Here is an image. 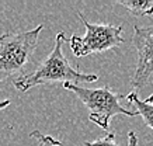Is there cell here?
Masks as SVG:
<instances>
[{"label":"cell","instance_id":"1","mask_svg":"<svg viewBox=\"0 0 153 146\" xmlns=\"http://www.w3.org/2000/svg\"><path fill=\"white\" fill-rule=\"evenodd\" d=\"M65 33H58L55 37V45L51 53L48 55L35 70L28 75L19 76L13 82V86L20 91H28L35 86L51 84V83H68V84H77L80 83H94L98 80V76L93 73H83L76 70L70 65L68 58L63 53V42H65Z\"/></svg>","mask_w":153,"mask_h":146},{"label":"cell","instance_id":"2","mask_svg":"<svg viewBox=\"0 0 153 146\" xmlns=\"http://www.w3.org/2000/svg\"><path fill=\"white\" fill-rule=\"evenodd\" d=\"M63 89L73 93L88 110V119L102 131L110 129V122L115 115H125V117H135V111L124 108L121 105V100L125 96L118 94L111 87L104 86L100 89H86L77 84H63Z\"/></svg>","mask_w":153,"mask_h":146},{"label":"cell","instance_id":"3","mask_svg":"<svg viewBox=\"0 0 153 146\" xmlns=\"http://www.w3.org/2000/svg\"><path fill=\"white\" fill-rule=\"evenodd\" d=\"M44 24L21 33L0 35V82L19 75L33 59Z\"/></svg>","mask_w":153,"mask_h":146},{"label":"cell","instance_id":"4","mask_svg":"<svg viewBox=\"0 0 153 146\" xmlns=\"http://www.w3.org/2000/svg\"><path fill=\"white\" fill-rule=\"evenodd\" d=\"M77 17L86 27V34L83 37L72 35L68 39L69 47L74 56L83 58L93 55V53H102L110 49L118 48L124 44L122 38V25L114 24H94L86 20L82 13H77Z\"/></svg>","mask_w":153,"mask_h":146},{"label":"cell","instance_id":"5","mask_svg":"<svg viewBox=\"0 0 153 146\" xmlns=\"http://www.w3.org/2000/svg\"><path fill=\"white\" fill-rule=\"evenodd\" d=\"M132 42L136 49V69L131 79V87L134 93H138L153 75V25H135Z\"/></svg>","mask_w":153,"mask_h":146},{"label":"cell","instance_id":"6","mask_svg":"<svg viewBox=\"0 0 153 146\" xmlns=\"http://www.w3.org/2000/svg\"><path fill=\"white\" fill-rule=\"evenodd\" d=\"M125 100L126 103L135 108V114L143 118V122L146 124V127L153 129V104H149L145 100H140L138 93H134V91H131L125 97Z\"/></svg>","mask_w":153,"mask_h":146},{"label":"cell","instance_id":"7","mask_svg":"<svg viewBox=\"0 0 153 146\" xmlns=\"http://www.w3.org/2000/svg\"><path fill=\"white\" fill-rule=\"evenodd\" d=\"M117 4L125 7L132 16L135 17H145V16L153 14V0H145V1H138V0H117Z\"/></svg>","mask_w":153,"mask_h":146},{"label":"cell","instance_id":"8","mask_svg":"<svg viewBox=\"0 0 153 146\" xmlns=\"http://www.w3.org/2000/svg\"><path fill=\"white\" fill-rule=\"evenodd\" d=\"M30 136L34 138V139H37L38 143H39V146H63L59 141H56L55 138H52L51 135H44V133L39 132L38 129H35V131L31 132Z\"/></svg>","mask_w":153,"mask_h":146},{"label":"cell","instance_id":"9","mask_svg":"<svg viewBox=\"0 0 153 146\" xmlns=\"http://www.w3.org/2000/svg\"><path fill=\"white\" fill-rule=\"evenodd\" d=\"M84 146H120L115 142V132H108L104 138L91 142H84Z\"/></svg>","mask_w":153,"mask_h":146},{"label":"cell","instance_id":"10","mask_svg":"<svg viewBox=\"0 0 153 146\" xmlns=\"http://www.w3.org/2000/svg\"><path fill=\"white\" fill-rule=\"evenodd\" d=\"M128 146H138V136L134 131H129L128 133Z\"/></svg>","mask_w":153,"mask_h":146},{"label":"cell","instance_id":"11","mask_svg":"<svg viewBox=\"0 0 153 146\" xmlns=\"http://www.w3.org/2000/svg\"><path fill=\"white\" fill-rule=\"evenodd\" d=\"M9 105H10V100L9 99L1 100V101H0V111H3L4 108H7Z\"/></svg>","mask_w":153,"mask_h":146},{"label":"cell","instance_id":"12","mask_svg":"<svg viewBox=\"0 0 153 146\" xmlns=\"http://www.w3.org/2000/svg\"><path fill=\"white\" fill-rule=\"evenodd\" d=\"M145 101H146V103H149V104H153V93H152L150 96H149V97H148L146 100H145Z\"/></svg>","mask_w":153,"mask_h":146}]
</instances>
